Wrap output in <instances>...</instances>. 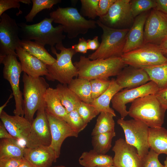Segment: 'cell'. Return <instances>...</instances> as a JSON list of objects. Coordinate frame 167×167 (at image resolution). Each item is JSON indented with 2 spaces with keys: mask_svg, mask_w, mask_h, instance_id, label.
<instances>
[{
  "mask_svg": "<svg viewBox=\"0 0 167 167\" xmlns=\"http://www.w3.org/2000/svg\"><path fill=\"white\" fill-rule=\"evenodd\" d=\"M16 56L7 55L0 56V63L3 65L4 78L10 83L15 102L14 115L24 116L23 108V93L20 89L19 79L23 71L21 63Z\"/></svg>",
  "mask_w": 167,
  "mask_h": 167,
  "instance_id": "10",
  "label": "cell"
},
{
  "mask_svg": "<svg viewBox=\"0 0 167 167\" xmlns=\"http://www.w3.org/2000/svg\"><path fill=\"white\" fill-rule=\"evenodd\" d=\"M159 155L150 149L143 159V167H164L158 159Z\"/></svg>",
  "mask_w": 167,
  "mask_h": 167,
  "instance_id": "40",
  "label": "cell"
},
{
  "mask_svg": "<svg viewBox=\"0 0 167 167\" xmlns=\"http://www.w3.org/2000/svg\"><path fill=\"white\" fill-rule=\"evenodd\" d=\"M13 96V95L12 93L11 94L8 99H7V101L6 102L4 103V104H3V105L1 106L0 107V114L1 113L2 111L4 109L7 105V104L9 102L10 99L11 98H12Z\"/></svg>",
  "mask_w": 167,
  "mask_h": 167,
  "instance_id": "51",
  "label": "cell"
},
{
  "mask_svg": "<svg viewBox=\"0 0 167 167\" xmlns=\"http://www.w3.org/2000/svg\"><path fill=\"white\" fill-rule=\"evenodd\" d=\"M19 2L20 0H0V16L5 11L12 8H17L19 10V14H21Z\"/></svg>",
  "mask_w": 167,
  "mask_h": 167,
  "instance_id": "41",
  "label": "cell"
},
{
  "mask_svg": "<svg viewBox=\"0 0 167 167\" xmlns=\"http://www.w3.org/2000/svg\"><path fill=\"white\" fill-rule=\"evenodd\" d=\"M77 111L84 122L88 124L100 113L90 104L82 101Z\"/></svg>",
  "mask_w": 167,
  "mask_h": 167,
  "instance_id": "38",
  "label": "cell"
},
{
  "mask_svg": "<svg viewBox=\"0 0 167 167\" xmlns=\"http://www.w3.org/2000/svg\"><path fill=\"white\" fill-rule=\"evenodd\" d=\"M96 22L102 30L101 41L99 48L88 58L91 60L121 58L130 29L113 28L104 25L98 20Z\"/></svg>",
  "mask_w": 167,
  "mask_h": 167,
  "instance_id": "4",
  "label": "cell"
},
{
  "mask_svg": "<svg viewBox=\"0 0 167 167\" xmlns=\"http://www.w3.org/2000/svg\"><path fill=\"white\" fill-rule=\"evenodd\" d=\"M121 58L126 65L141 68L167 62V57L159 45L151 43L145 44L139 48L123 53Z\"/></svg>",
  "mask_w": 167,
  "mask_h": 167,
  "instance_id": "8",
  "label": "cell"
},
{
  "mask_svg": "<svg viewBox=\"0 0 167 167\" xmlns=\"http://www.w3.org/2000/svg\"><path fill=\"white\" fill-rule=\"evenodd\" d=\"M116 0H99L97 8V16L100 17L105 15Z\"/></svg>",
  "mask_w": 167,
  "mask_h": 167,
  "instance_id": "42",
  "label": "cell"
},
{
  "mask_svg": "<svg viewBox=\"0 0 167 167\" xmlns=\"http://www.w3.org/2000/svg\"><path fill=\"white\" fill-rule=\"evenodd\" d=\"M52 22L51 18H45L40 22L32 25L25 23L18 24L22 40H34L44 46L48 45L51 47L62 43L66 37V36L62 34L63 27L59 24L54 27Z\"/></svg>",
  "mask_w": 167,
  "mask_h": 167,
  "instance_id": "3",
  "label": "cell"
},
{
  "mask_svg": "<svg viewBox=\"0 0 167 167\" xmlns=\"http://www.w3.org/2000/svg\"><path fill=\"white\" fill-rule=\"evenodd\" d=\"M24 148L20 146L17 140L13 139H2L0 141V159L24 157Z\"/></svg>",
  "mask_w": 167,
  "mask_h": 167,
  "instance_id": "30",
  "label": "cell"
},
{
  "mask_svg": "<svg viewBox=\"0 0 167 167\" xmlns=\"http://www.w3.org/2000/svg\"><path fill=\"white\" fill-rule=\"evenodd\" d=\"M66 122L79 133L87 125L77 110H75L68 113Z\"/></svg>",
  "mask_w": 167,
  "mask_h": 167,
  "instance_id": "39",
  "label": "cell"
},
{
  "mask_svg": "<svg viewBox=\"0 0 167 167\" xmlns=\"http://www.w3.org/2000/svg\"><path fill=\"white\" fill-rule=\"evenodd\" d=\"M73 64L77 69L78 77L89 81L117 76L126 65L121 58L91 60L83 56Z\"/></svg>",
  "mask_w": 167,
  "mask_h": 167,
  "instance_id": "1",
  "label": "cell"
},
{
  "mask_svg": "<svg viewBox=\"0 0 167 167\" xmlns=\"http://www.w3.org/2000/svg\"><path fill=\"white\" fill-rule=\"evenodd\" d=\"M166 110L154 95H149L133 101L128 115L143 122L149 128H156L163 124Z\"/></svg>",
  "mask_w": 167,
  "mask_h": 167,
  "instance_id": "2",
  "label": "cell"
},
{
  "mask_svg": "<svg viewBox=\"0 0 167 167\" xmlns=\"http://www.w3.org/2000/svg\"><path fill=\"white\" fill-rule=\"evenodd\" d=\"M165 55L167 57V55Z\"/></svg>",
  "mask_w": 167,
  "mask_h": 167,
  "instance_id": "55",
  "label": "cell"
},
{
  "mask_svg": "<svg viewBox=\"0 0 167 167\" xmlns=\"http://www.w3.org/2000/svg\"><path fill=\"white\" fill-rule=\"evenodd\" d=\"M116 115L109 112H101L91 133L93 136L100 134L114 131L113 117Z\"/></svg>",
  "mask_w": 167,
  "mask_h": 167,
  "instance_id": "32",
  "label": "cell"
},
{
  "mask_svg": "<svg viewBox=\"0 0 167 167\" xmlns=\"http://www.w3.org/2000/svg\"><path fill=\"white\" fill-rule=\"evenodd\" d=\"M150 81L148 75L143 69L130 66L125 67L115 79L116 83L122 89L137 88Z\"/></svg>",
  "mask_w": 167,
  "mask_h": 167,
  "instance_id": "18",
  "label": "cell"
},
{
  "mask_svg": "<svg viewBox=\"0 0 167 167\" xmlns=\"http://www.w3.org/2000/svg\"><path fill=\"white\" fill-rule=\"evenodd\" d=\"M15 52L21 63L22 71L32 77L46 76L48 73L46 65L41 60L29 54L21 47Z\"/></svg>",
  "mask_w": 167,
  "mask_h": 167,
  "instance_id": "21",
  "label": "cell"
},
{
  "mask_svg": "<svg viewBox=\"0 0 167 167\" xmlns=\"http://www.w3.org/2000/svg\"><path fill=\"white\" fill-rule=\"evenodd\" d=\"M156 6L155 9L167 15V0H155Z\"/></svg>",
  "mask_w": 167,
  "mask_h": 167,
  "instance_id": "47",
  "label": "cell"
},
{
  "mask_svg": "<svg viewBox=\"0 0 167 167\" xmlns=\"http://www.w3.org/2000/svg\"><path fill=\"white\" fill-rule=\"evenodd\" d=\"M164 167H167V156L166 157L165 160L164 161Z\"/></svg>",
  "mask_w": 167,
  "mask_h": 167,
  "instance_id": "53",
  "label": "cell"
},
{
  "mask_svg": "<svg viewBox=\"0 0 167 167\" xmlns=\"http://www.w3.org/2000/svg\"><path fill=\"white\" fill-rule=\"evenodd\" d=\"M0 19V56H18L16 49L21 47L19 28L15 20L6 13Z\"/></svg>",
  "mask_w": 167,
  "mask_h": 167,
  "instance_id": "11",
  "label": "cell"
},
{
  "mask_svg": "<svg viewBox=\"0 0 167 167\" xmlns=\"http://www.w3.org/2000/svg\"><path fill=\"white\" fill-rule=\"evenodd\" d=\"M112 151L114 153L113 165L117 167H143V161L136 149L120 138L116 140Z\"/></svg>",
  "mask_w": 167,
  "mask_h": 167,
  "instance_id": "17",
  "label": "cell"
},
{
  "mask_svg": "<svg viewBox=\"0 0 167 167\" xmlns=\"http://www.w3.org/2000/svg\"><path fill=\"white\" fill-rule=\"evenodd\" d=\"M159 89L167 87V62L164 64L143 68Z\"/></svg>",
  "mask_w": 167,
  "mask_h": 167,
  "instance_id": "33",
  "label": "cell"
},
{
  "mask_svg": "<svg viewBox=\"0 0 167 167\" xmlns=\"http://www.w3.org/2000/svg\"><path fill=\"white\" fill-rule=\"evenodd\" d=\"M115 136V131L93 136L92 140L93 149L99 154H106L111 148L112 139Z\"/></svg>",
  "mask_w": 167,
  "mask_h": 167,
  "instance_id": "31",
  "label": "cell"
},
{
  "mask_svg": "<svg viewBox=\"0 0 167 167\" xmlns=\"http://www.w3.org/2000/svg\"><path fill=\"white\" fill-rule=\"evenodd\" d=\"M51 136L45 110V104L37 111L36 117L31 124L29 133L26 141L27 148L49 146Z\"/></svg>",
  "mask_w": 167,
  "mask_h": 167,
  "instance_id": "13",
  "label": "cell"
},
{
  "mask_svg": "<svg viewBox=\"0 0 167 167\" xmlns=\"http://www.w3.org/2000/svg\"><path fill=\"white\" fill-rule=\"evenodd\" d=\"M44 102L46 112L66 122L68 113L61 103L56 88L47 89Z\"/></svg>",
  "mask_w": 167,
  "mask_h": 167,
  "instance_id": "23",
  "label": "cell"
},
{
  "mask_svg": "<svg viewBox=\"0 0 167 167\" xmlns=\"http://www.w3.org/2000/svg\"><path fill=\"white\" fill-rule=\"evenodd\" d=\"M96 167H117L116 166H115L113 165H107V166H97Z\"/></svg>",
  "mask_w": 167,
  "mask_h": 167,
  "instance_id": "52",
  "label": "cell"
},
{
  "mask_svg": "<svg viewBox=\"0 0 167 167\" xmlns=\"http://www.w3.org/2000/svg\"><path fill=\"white\" fill-rule=\"evenodd\" d=\"M131 0H116L107 14L98 20L104 25L113 28H126L134 20L131 7Z\"/></svg>",
  "mask_w": 167,
  "mask_h": 167,
  "instance_id": "14",
  "label": "cell"
},
{
  "mask_svg": "<svg viewBox=\"0 0 167 167\" xmlns=\"http://www.w3.org/2000/svg\"><path fill=\"white\" fill-rule=\"evenodd\" d=\"M130 4L134 18L152 8H155L156 6L155 0H132L130 1Z\"/></svg>",
  "mask_w": 167,
  "mask_h": 167,
  "instance_id": "35",
  "label": "cell"
},
{
  "mask_svg": "<svg viewBox=\"0 0 167 167\" xmlns=\"http://www.w3.org/2000/svg\"><path fill=\"white\" fill-rule=\"evenodd\" d=\"M80 13L84 17L92 19L97 16V8L99 0H81Z\"/></svg>",
  "mask_w": 167,
  "mask_h": 167,
  "instance_id": "36",
  "label": "cell"
},
{
  "mask_svg": "<svg viewBox=\"0 0 167 167\" xmlns=\"http://www.w3.org/2000/svg\"><path fill=\"white\" fill-rule=\"evenodd\" d=\"M148 143L150 149L159 155H167V129L162 126L149 128Z\"/></svg>",
  "mask_w": 167,
  "mask_h": 167,
  "instance_id": "25",
  "label": "cell"
},
{
  "mask_svg": "<svg viewBox=\"0 0 167 167\" xmlns=\"http://www.w3.org/2000/svg\"><path fill=\"white\" fill-rule=\"evenodd\" d=\"M22 158H7L0 159V167H18L23 161Z\"/></svg>",
  "mask_w": 167,
  "mask_h": 167,
  "instance_id": "43",
  "label": "cell"
},
{
  "mask_svg": "<svg viewBox=\"0 0 167 167\" xmlns=\"http://www.w3.org/2000/svg\"><path fill=\"white\" fill-rule=\"evenodd\" d=\"M76 53L86 54L88 49L87 41L83 37L79 38L78 42L72 46Z\"/></svg>",
  "mask_w": 167,
  "mask_h": 167,
  "instance_id": "45",
  "label": "cell"
},
{
  "mask_svg": "<svg viewBox=\"0 0 167 167\" xmlns=\"http://www.w3.org/2000/svg\"><path fill=\"white\" fill-rule=\"evenodd\" d=\"M149 15L148 11L136 17L128 31L123 50V53L139 48L144 44V27Z\"/></svg>",
  "mask_w": 167,
  "mask_h": 167,
  "instance_id": "20",
  "label": "cell"
},
{
  "mask_svg": "<svg viewBox=\"0 0 167 167\" xmlns=\"http://www.w3.org/2000/svg\"><path fill=\"white\" fill-rule=\"evenodd\" d=\"M32 8L30 12L25 16L27 22H31L34 17L40 11L45 9H50L54 5L60 3L61 0H32Z\"/></svg>",
  "mask_w": 167,
  "mask_h": 167,
  "instance_id": "34",
  "label": "cell"
},
{
  "mask_svg": "<svg viewBox=\"0 0 167 167\" xmlns=\"http://www.w3.org/2000/svg\"><path fill=\"white\" fill-rule=\"evenodd\" d=\"M49 15L53 22L62 26L63 32L69 39L74 38L80 34H85L90 29L97 28L96 21L86 19L75 8L58 6Z\"/></svg>",
  "mask_w": 167,
  "mask_h": 167,
  "instance_id": "5",
  "label": "cell"
},
{
  "mask_svg": "<svg viewBox=\"0 0 167 167\" xmlns=\"http://www.w3.org/2000/svg\"><path fill=\"white\" fill-rule=\"evenodd\" d=\"M56 88L61 103L68 113L77 109L82 101L67 85L58 84Z\"/></svg>",
  "mask_w": 167,
  "mask_h": 167,
  "instance_id": "28",
  "label": "cell"
},
{
  "mask_svg": "<svg viewBox=\"0 0 167 167\" xmlns=\"http://www.w3.org/2000/svg\"><path fill=\"white\" fill-rule=\"evenodd\" d=\"M159 89L156 84L150 81L146 84L135 88L119 91L113 97L111 102L113 108L124 119L128 115L126 104L132 102L137 99L149 95H155Z\"/></svg>",
  "mask_w": 167,
  "mask_h": 167,
  "instance_id": "12",
  "label": "cell"
},
{
  "mask_svg": "<svg viewBox=\"0 0 167 167\" xmlns=\"http://www.w3.org/2000/svg\"><path fill=\"white\" fill-rule=\"evenodd\" d=\"M79 162L84 167H96L113 165V158L111 156L99 154L93 149L83 152L79 158Z\"/></svg>",
  "mask_w": 167,
  "mask_h": 167,
  "instance_id": "26",
  "label": "cell"
},
{
  "mask_svg": "<svg viewBox=\"0 0 167 167\" xmlns=\"http://www.w3.org/2000/svg\"><path fill=\"white\" fill-rule=\"evenodd\" d=\"M51 136L50 146L53 148L57 159L60 154L63 142L67 138L77 137L79 133L64 120L46 112Z\"/></svg>",
  "mask_w": 167,
  "mask_h": 167,
  "instance_id": "16",
  "label": "cell"
},
{
  "mask_svg": "<svg viewBox=\"0 0 167 167\" xmlns=\"http://www.w3.org/2000/svg\"><path fill=\"white\" fill-rule=\"evenodd\" d=\"M87 42L88 50H96L99 47L101 44L99 41L97 36H95L92 39H88Z\"/></svg>",
  "mask_w": 167,
  "mask_h": 167,
  "instance_id": "46",
  "label": "cell"
},
{
  "mask_svg": "<svg viewBox=\"0 0 167 167\" xmlns=\"http://www.w3.org/2000/svg\"><path fill=\"white\" fill-rule=\"evenodd\" d=\"M117 122L122 129L125 140L137 149L143 160L149 152V127L143 122L134 119L125 120L118 119Z\"/></svg>",
  "mask_w": 167,
  "mask_h": 167,
  "instance_id": "9",
  "label": "cell"
},
{
  "mask_svg": "<svg viewBox=\"0 0 167 167\" xmlns=\"http://www.w3.org/2000/svg\"><path fill=\"white\" fill-rule=\"evenodd\" d=\"M21 47L29 54L36 57L47 65H51L56 59L53 57L44 46L35 41L21 40Z\"/></svg>",
  "mask_w": 167,
  "mask_h": 167,
  "instance_id": "27",
  "label": "cell"
},
{
  "mask_svg": "<svg viewBox=\"0 0 167 167\" xmlns=\"http://www.w3.org/2000/svg\"><path fill=\"white\" fill-rule=\"evenodd\" d=\"M24 157L35 167H51L57 159L55 152L50 146L24 148Z\"/></svg>",
  "mask_w": 167,
  "mask_h": 167,
  "instance_id": "22",
  "label": "cell"
},
{
  "mask_svg": "<svg viewBox=\"0 0 167 167\" xmlns=\"http://www.w3.org/2000/svg\"><path fill=\"white\" fill-rule=\"evenodd\" d=\"M0 118L8 132L17 140H27L30 132L31 123L24 116L11 115L3 110Z\"/></svg>",
  "mask_w": 167,
  "mask_h": 167,
  "instance_id": "19",
  "label": "cell"
},
{
  "mask_svg": "<svg viewBox=\"0 0 167 167\" xmlns=\"http://www.w3.org/2000/svg\"><path fill=\"white\" fill-rule=\"evenodd\" d=\"M167 37V15L153 9L144 27V44L159 45Z\"/></svg>",
  "mask_w": 167,
  "mask_h": 167,
  "instance_id": "15",
  "label": "cell"
},
{
  "mask_svg": "<svg viewBox=\"0 0 167 167\" xmlns=\"http://www.w3.org/2000/svg\"><path fill=\"white\" fill-rule=\"evenodd\" d=\"M55 46L60 52L58 53L54 47H51V52L56 55V59L52 65H46L48 73L45 77L49 81L56 80L61 84L68 85L74 77L78 76L77 69L72 61V57L77 53L72 47L65 48L62 43L56 44Z\"/></svg>",
  "mask_w": 167,
  "mask_h": 167,
  "instance_id": "6",
  "label": "cell"
},
{
  "mask_svg": "<svg viewBox=\"0 0 167 167\" xmlns=\"http://www.w3.org/2000/svg\"><path fill=\"white\" fill-rule=\"evenodd\" d=\"M54 167H66L64 165H59V166H55Z\"/></svg>",
  "mask_w": 167,
  "mask_h": 167,
  "instance_id": "54",
  "label": "cell"
},
{
  "mask_svg": "<svg viewBox=\"0 0 167 167\" xmlns=\"http://www.w3.org/2000/svg\"><path fill=\"white\" fill-rule=\"evenodd\" d=\"M122 89L116 83L115 79H112L108 89L99 97L93 100L90 104L100 113L109 112L116 115L114 110L110 107L109 104L114 95Z\"/></svg>",
  "mask_w": 167,
  "mask_h": 167,
  "instance_id": "24",
  "label": "cell"
},
{
  "mask_svg": "<svg viewBox=\"0 0 167 167\" xmlns=\"http://www.w3.org/2000/svg\"><path fill=\"white\" fill-rule=\"evenodd\" d=\"M18 167H35L29 161L24 157L21 164Z\"/></svg>",
  "mask_w": 167,
  "mask_h": 167,
  "instance_id": "50",
  "label": "cell"
},
{
  "mask_svg": "<svg viewBox=\"0 0 167 167\" xmlns=\"http://www.w3.org/2000/svg\"><path fill=\"white\" fill-rule=\"evenodd\" d=\"M0 138L16 139L8 132L1 121L0 122Z\"/></svg>",
  "mask_w": 167,
  "mask_h": 167,
  "instance_id": "48",
  "label": "cell"
},
{
  "mask_svg": "<svg viewBox=\"0 0 167 167\" xmlns=\"http://www.w3.org/2000/svg\"><path fill=\"white\" fill-rule=\"evenodd\" d=\"M91 97L93 100L104 93L109 88L111 80L108 79H97L90 81Z\"/></svg>",
  "mask_w": 167,
  "mask_h": 167,
  "instance_id": "37",
  "label": "cell"
},
{
  "mask_svg": "<svg viewBox=\"0 0 167 167\" xmlns=\"http://www.w3.org/2000/svg\"><path fill=\"white\" fill-rule=\"evenodd\" d=\"M67 86L82 101L90 104L93 101L90 81L78 77L72 79Z\"/></svg>",
  "mask_w": 167,
  "mask_h": 167,
  "instance_id": "29",
  "label": "cell"
},
{
  "mask_svg": "<svg viewBox=\"0 0 167 167\" xmlns=\"http://www.w3.org/2000/svg\"><path fill=\"white\" fill-rule=\"evenodd\" d=\"M163 107L167 109V87L159 89L154 95Z\"/></svg>",
  "mask_w": 167,
  "mask_h": 167,
  "instance_id": "44",
  "label": "cell"
},
{
  "mask_svg": "<svg viewBox=\"0 0 167 167\" xmlns=\"http://www.w3.org/2000/svg\"><path fill=\"white\" fill-rule=\"evenodd\" d=\"M22 80L24 117L32 123L35 112L45 104L44 96L49 85L43 77H32L25 73Z\"/></svg>",
  "mask_w": 167,
  "mask_h": 167,
  "instance_id": "7",
  "label": "cell"
},
{
  "mask_svg": "<svg viewBox=\"0 0 167 167\" xmlns=\"http://www.w3.org/2000/svg\"><path fill=\"white\" fill-rule=\"evenodd\" d=\"M160 48L164 54L167 55V37L159 45Z\"/></svg>",
  "mask_w": 167,
  "mask_h": 167,
  "instance_id": "49",
  "label": "cell"
}]
</instances>
